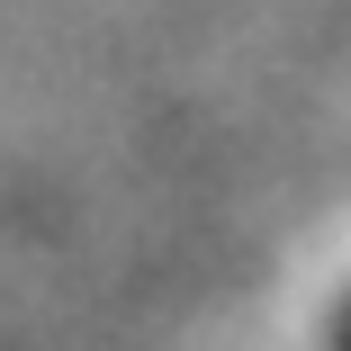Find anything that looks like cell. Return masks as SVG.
I'll list each match as a JSON object with an SVG mask.
<instances>
[{
	"label": "cell",
	"instance_id": "obj_1",
	"mask_svg": "<svg viewBox=\"0 0 351 351\" xmlns=\"http://www.w3.org/2000/svg\"><path fill=\"white\" fill-rule=\"evenodd\" d=\"M333 351H351V315H342V324H333Z\"/></svg>",
	"mask_w": 351,
	"mask_h": 351
}]
</instances>
